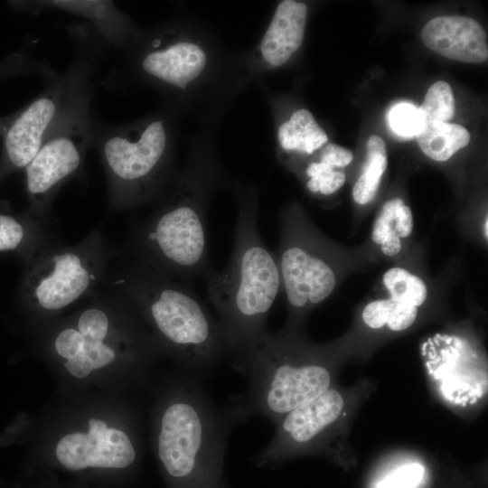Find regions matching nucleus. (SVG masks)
<instances>
[{
    "mask_svg": "<svg viewBox=\"0 0 488 488\" xmlns=\"http://www.w3.org/2000/svg\"><path fill=\"white\" fill-rule=\"evenodd\" d=\"M109 280L191 377L200 380L233 353L223 326L190 284L134 258Z\"/></svg>",
    "mask_w": 488,
    "mask_h": 488,
    "instance_id": "nucleus-1",
    "label": "nucleus"
},
{
    "mask_svg": "<svg viewBox=\"0 0 488 488\" xmlns=\"http://www.w3.org/2000/svg\"><path fill=\"white\" fill-rule=\"evenodd\" d=\"M205 282L207 299L233 354L246 352L267 332L268 313L282 287L276 257L259 232L254 194L240 198L229 263Z\"/></svg>",
    "mask_w": 488,
    "mask_h": 488,
    "instance_id": "nucleus-2",
    "label": "nucleus"
},
{
    "mask_svg": "<svg viewBox=\"0 0 488 488\" xmlns=\"http://www.w3.org/2000/svg\"><path fill=\"white\" fill-rule=\"evenodd\" d=\"M235 426L191 377L177 387L161 411L157 456L174 488H226L223 465Z\"/></svg>",
    "mask_w": 488,
    "mask_h": 488,
    "instance_id": "nucleus-3",
    "label": "nucleus"
},
{
    "mask_svg": "<svg viewBox=\"0 0 488 488\" xmlns=\"http://www.w3.org/2000/svg\"><path fill=\"white\" fill-rule=\"evenodd\" d=\"M202 177L198 173L183 175L174 194L134 229L127 246L132 258L190 285L205 281L214 270Z\"/></svg>",
    "mask_w": 488,
    "mask_h": 488,
    "instance_id": "nucleus-4",
    "label": "nucleus"
},
{
    "mask_svg": "<svg viewBox=\"0 0 488 488\" xmlns=\"http://www.w3.org/2000/svg\"><path fill=\"white\" fill-rule=\"evenodd\" d=\"M233 367L248 379L246 392L223 407L235 427L258 415L277 423L329 389L332 380L326 366L301 355L284 334L267 331L235 355Z\"/></svg>",
    "mask_w": 488,
    "mask_h": 488,
    "instance_id": "nucleus-5",
    "label": "nucleus"
},
{
    "mask_svg": "<svg viewBox=\"0 0 488 488\" xmlns=\"http://www.w3.org/2000/svg\"><path fill=\"white\" fill-rule=\"evenodd\" d=\"M94 146L106 175L110 212L150 203L158 197L170 156L169 129L164 118L120 126L96 122Z\"/></svg>",
    "mask_w": 488,
    "mask_h": 488,
    "instance_id": "nucleus-6",
    "label": "nucleus"
},
{
    "mask_svg": "<svg viewBox=\"0 0 488 488\" xmlns=\"http://www.w3.org/2000/svg\"><path fill=\"white\" fill-rule=\"evenodd\" d=\"M113 256L100 230L73 245L52 241L23 260L21 298L40 314L60 312L99 289Z\"/></svg>",
    "mask_w": 488,
    "mask_h": 488,
    "instance_id": "nucleus-7",
    "label": "nucleus"
},
{
    "mask_svg": "<svg viewBox=\"0 0 488 488\" xmlns=\"http://www.w3.org/2000/svg\"><path fill=\"white\" fill-rule=\"evenodd\" d=\"M96 68L97 63L82 75L59 121L23 170L26 212L44 224L55 196L81 170L88 151L94 147L90 78Z\"/></svg>",
    "mask_w": 488,
    "mask_h": 488,
    "instance_id": "nucleus-8",
    "label": "nucleus"
},
{
    "mask_svg": "<svg viewBox=\"0 0 488 488\" xmlns=\"http://www.w3.org/2000/svg\"><path fill=\"white\" fill-rule=\"evenodd\" d=\"M80 33L74 34L77 52L70 67L63 73H56L47 80L43 90L6 120L0 180L25 169L59 121L82 75L98 63L103 40L92 28L88 34Z\"/></svg>",
    "mask_w": 488,
    "mask_h": 488,
    "instance_id": "nucleus-9",
    "label": "nucleus"
},
{
    "mask_svg": "<svg viewBox=\"0 0 488 488\" xmlns=\"http://www.w3.org/2000/svg\"><path fill=\"white\" fill-rule=\"evenodd\" d=\"M91 298L75 317L74 324L61 328L53 339L55 353L65 360L64 368L78 379L86 378L116 360L118 352L108 340L129 323L131 315L125 322L121 319L133 307L131 304L122 315L130 302L111 286L107 291L98 289Z\"/></svg>",
    "mask_w": 488,
    "mask_h": 488,
    "instance_id": "nucleus-10",
    "label": "nucleus"
},
{
    "mask_svg": "<svg viewBox=\"0 0 488 488\" xmlns=\"http://www.w3.org/2000/svg\"><path fill=\"white\" fill-rule=\"evenodd\" d=\"M343 408V396L330 389L298 406L277 422L275 437L255 456V463L258 466L273 465L291 451L316 442L338 419Z\"/></svg>",
    "mask_w": 488,
    "mask_h": 488,
    "instance_id": "nucleus-11",
    "label": "nucleus"
},
{
    "mask_svg": "<svg viewBox=\"0 0 488 488\" xmlns=\"http://www.w3.org/2000/svg\"><path fill=\"white\" fill-rule=\"evenodd\" d=\"M282 242L277 262L281 286L286 301L295 312L325 300L336 286V277L331 266L318 254L287 234Z\"/></svg>",
    "mask_w": 488,
    "mask_h": 488,
    "instance_id": "nucleus-12",
    "label": "nucleus"
},
{
    "mask_svg": "<svg viewBox=\"0 0 488 488\" xmlns=\"http://www.w3.org/2000/svg\"><path fill=\"white\" fill-rule=\"evenodd\" d=\"M59 462L70 470L86 467L123 469L134 464L136 453L127 433L109 428L97 418L89 421L87 434L64 436L55 449Z\"/></svg>",
    "mask_w": 488,
    "mask_h": 488,
    "instance_id": "nucleus-13",
    "label": "nucleus"
},
{
    "mask_svg": "<svg viewBox=\"0 0 488 488\" xmlns=\"http://www.w3.org/2000/svg\"><path fill=\"white\" fill-rule=\"evenodd\" d=\"M137 63L145 78L170 89H185L205 69L207 55L199 44L164 33L150 39Z\"/></svg>",
    "mask_w": 488,
    "mask_h": 488,
    "instance_id": "nucleus-14",
    "label": "nucleus"
},
{
    "mask_svg": "<svg viewBox=\"0 0 488 488\" xmlns=\"http://www.w3.org/2000/svg\"><path fill=\"white\" fill-rule=\"evenodd\" d=\"M421 39L427 48L452 60L481 63L488 58L486 33L470 17L433 18L422 29Z\"/></svg>",
    "mask_w": 488,
    "mask_h": 488,
    "instance_id": "nucleus-15",
    "label": "nucleus"
},
{
    "mask_svg": "<svg viewBox=\"0 0 488 488\" xmlns=\"http://www.w3.org/2000/svg\"><path fill=\"white\" fill-rule=\"evenodd\" d=\"M27 10L38 13L46 9L62 11L86 19L105 43L116 48L129 46L135 37L127 16L109 0H40L24 2Z\"/></svg>",
    "mask_w": 488,
    "mask_h": 488,
    "instance_id": "nucleus-16",
    "label": "nucleus"
},
{
    "mask_svg": "<svg viewBox=\"0 0 488 488\" xmlns=\"http://www.w3.org/2000/svg\"><path fill=\"white\" fill-rule=\"evenodd\" d=\"M307 18V6L295 0L281 1L265 32L259 51L273 67L285 64L301 46Z\"/></svg>",
    "mask_w": 488,
    "mask_h": 488,
    "instance_id": "nucleus-17",
    "label": "nucleus"
},
{
    "mask_svg": "<svg viewBox=\"0 0 488 488\" xmlns=\"http://www.w3.org/2000/svg\"><path fill=\"white\" fill-rule=\"evenodd\" d=\"M45 224L30 216L0 206V253H14L23 260L52 242Z\"/></svg>",
    "mask_w": 488,
    "mask_h": 488,
    "instance_id": "nucleus-18",
    "label": "nucleus"
},
{
    "mask_svg": "<svg viewBox=\"0 0 488 488\" xmlns=\"http://www.w3.org/2000/svg\"><path fill=\"white\" fill-rule=\"evenodd\" d=\"M278 142L286 151H297L307 155L324 146L328 137L317 124L313 114L305 108L296 110L290 118L280 125Z\"/></svg>",
    "mask_w": 488,
    "mask_h": 488,
    "instance_id": "nucleus-19",
    "label": "nucleus"
},
{
    "mask_svg": "<svg viewBox=\"0 0 488 488\" xmlns=\"http://www.w3.org/2000/svg\"><path fill=\"white\" fill-rule=\"evenodd\" d=\"M416 137L422 152L438 162L448 160L470 142L466 128L448 122L427 123Z\"/></svg>",
    "mask_w": 488,
    "mask_h": 488,
    "instance_id": "nucleus-20",
    "label": "nucleus"
},
{
    "mask_svg": "<svg viewBox=\"0 0 488 488\" xmlns=\"http://www.w3.org/2000/svg\"><path fill=\"white\" fill-rule=\"evenodd\" d=\"M387 164V150L383 139L378 136H371L366 144V160L362 174L352 189L355 202L367 204L373 200Z\"/></svg>",
    "mask_w": 488,
    "mask_h": 488,
    "instance_id": "nucleus-21",
    "label": "nucleus"
},
{
    "mask_svg": "<svg viewBox=\"0 0 488 488\" xmlns=\"http://www.w3.org/2000/svg\"><path fill=\"white\" fill-rule=\"evenodd\" d=\"M383 283L394 302L421 305L427 299V289L424 281L401 267H392L383 276Z\"/></svg>",
    "mask_w": 488,
    "mask_h": 488,
    "instance_id": "nucleus-22",
    "label": "nucleus"
},
{
    "mask_svg": "<svg viewBox=\"0 0 488 488\" xmlns=\"http://www.w3.org/2000/svg\"><path fill=\"white\" fill-rule=\"evenodd\" d=\"M418 109L425 125L451 120L455 115V99L451 86L443 80L432 84Z\"/></svg>",
    "mask_w": 488,
    "mask_h": 488,
    "instance_id": "nucleus-23",
    "label": "nucleus"
},
{
    "mask_svg": "<svg viewBox=\"0 0 488 488\" xmlns=\"http://www.w3.org/2000/svg\"><path fill=\"white\" fill-rule=\"evenodd\" d=\"M388 122L391 130L403 137L417 136L425 127L418 108L407 102L396 104L390 108Z\"/></svg>",
    "mask_w": 488,
    "mask_h": 488,
    "instance_id": "nucleus-24",
    "label": "nucleus"
},
{
    "mask_svg": "<svg viewBox=\"0 0 488 488\" xmlns=\"http://www.w3.org/2000/svg\"><path fill=\"white\" fill-rule=\"evenodd\" d=\"M305 173L309 177L306 187L314 193L330 195L342 188L345 183L343 172L335 171L334 167L320 161L308 164Z\"/></svg>",
    "mask_w": 488,
    "mask_h": 488,
    "instance_id": "nucleus-25",
    "label": "nucleus"
},
{
    "mask_svg": "<svg viewBox=\"0 0 488 488\" xmlns=\"http://www.w3.org/2000/svg\"><path fill=\"white\" fill-rule=\"evenodd\" d=\"M403 201L396 198L387 202L375 221L372 230V240L381 245L389 237L395 233V222ZM397 235V234H396Z\"/></svg>",
    "mask_w": 488,
    "mask_h": 488,
    "instance_id": "nucleus-26",
    "label": "nucleus"
},
{
    "mask_svg": "<svg viewBox=\"0 0 488 488\" xmlns=\"http://www.w3.org/2000/svg\"><path fill=\"white\" fill-rule=\"evenodd\" d=\"M424 474L418 464L404 465L380 481L377 488H416Z\"/></svg>",
    "mask_w": 488,
    "mask_h": 488,
    "instance_id": "nucleus-27",
    "label": "nucleus"
},
{
    "mask_svg": "<svg viewBox=\"0 0 488 488\" xmlns=\"http://www.w3.org/2000/svg\"><path fill=\"white\" fill-rule=\"evenodd\" d=\"M417 314L418 308L416 306L393 301L386 324L392 331H402L413 324Z\"/></svg>",
    "mask_w": 488,
    "mask_h": 488,
    "instance_id": "nucleus-28",
    "label": "nucleus"
},
{
    "mask_svg": "<svg viewBox=\"0 0 488 488\" xmlns=\"http://www.w3.org/2000/svg\"><path fill=\"white\" fill-rule=\"evenodd\" d=\"M393 301L381 299L369 303L362 311V319L371 328L379 329L387 324Z\"/></svg>",
    "mask_w": 488,
    "mask_h": 488,
    "instance_id": "nucleus-29",
    "label": "nucleus"
},
{
    "mask_svg": "<svg viewBox=\"0 0 488 488\" xmlns=\"http://www.w3.org/2000/svg\"><path fill=\"white\" fill-rule=\"evenodd\" d=\"M352 153L336 144H327L322 150L320 162L332 167H345L352 161Z\"/></svg>",
    "mask_w": 488,
    "mask_h": 488,
    "instance_id": "nucleus-30",
    "label": "nucleus"
},
{
    "mask_svg": "<svg viewBox=\"0 0 488 488\" xmlns=\"http://www.w3.org/2000/svg\"><path fill=\"white\" fill-rule=\"evenodd\" d=\"M413 230L412 211L405 203L400 207L395 222V233L400 238L408 237Z\"/></svg>",
    "mask_w": 488,
    "mask_h": 488,
    "instance_id": "nucleus-31",
    "label": "nucleus"
},
{
    "mask_svg": "<svg viewBox=\"0 0 488 488\" xmlns=\"http://www.w3.org/2000/svg\"><path fill=\"white\" fill-rule=\"evenodd\" d=\"M380 248L385 255L389 257L395 256L401 249L400 238L398 235L393 234L380 245Z\"/></svg>",
    "mask_w": 488,
    "mask_h": 488,
    "instance_id": "nucleus-32",
    "label": "nucleus"
},
{
    "mask_svg": "<svg viewBox=\"0 0 488 488\" xmlns=\"http://www.w3.org/2000/svg\"><path fill=\"white\" fill-rule=\"evenodd\" d=\"M483 228H484L483 229L484 235H485V238L487 239L488 238V220H487V218L484 221V227Z\"/></svg>",
    "mask_w": 488,
    "mask_h": 488,
    "instance_id": "nucleus-33",
    "label": "nucleus"
},
{
    "mask_svg": "<svg viewBox=\"0 0 488 488\" xmlns=\"http://www.w3.org/2000/svg\"><path fill=\"white\" fill-rule=\"evenodd\" d=\"M5 125H6V121L5 123H0V133L4 132Z\"/></svg>",
    "mask_w": 488,
    "mask_h": 488,
    "instance_id": "nucleus-34",
    "label": "nucleus"
}]
</instances>
